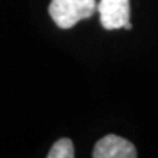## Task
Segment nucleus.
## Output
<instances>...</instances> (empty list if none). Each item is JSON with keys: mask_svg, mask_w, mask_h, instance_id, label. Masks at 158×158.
<instances>
[{"mask_svg": "<svg viewBox=\"0 0 158 158\" xmlns=\"http://www.w3.org/2000/svg\"><path fill=\"white\" fill-rule=\"evenodd\" d=\"M136 148L127 139L117 135H107L95 143L94 158H135Z\"/></svg>", "mask_w": 158, "mask_h": 158, "instance_id": "3", "label": "nucleus"}, {"mask_svg": "<svg viewBox=\"0 0 158 158\" xmlns=\"http://www.w3.org/2000/svg\"><path fill=\"white\" fill-rule=\"evenodd\" d=\"M97 9L100 13V22L102 28L118 29L129 22V0H100Z\"/></svg>", "mask_w": 158, "mask_h": 158, "instance_id": "2", "label": "nucleus"}, {"mask_svg": "<svg viewBox=\"0 0 158 158\" xmlns=\"http://www.w3.org/2000/svg\"><path fill=\"white\" fill-rule=\"evenodd\" d=\"M97 10L95 0H51L48 13L57 27L68 29Z\"/></svg>", "mask_w": 158, "mask_h": 158, "instance_id": "1", "label": "nucleus"}, {"mask_svg": "<svg viewBox=\"0 0 158 158\" xmlns=\"http://www.w3.org/2000/svg\"><path fill=\"white\" fill-rule=\"evenodd\" d=\"M48 158H72L75 157V148L70 139L63 138L54 142V145L51 147L50 152L47 154Z\"/></svg>", "mask_w": 158, "mask_h": 158, "instance_id": "4", "label": "nucleus"}]
</instances>
